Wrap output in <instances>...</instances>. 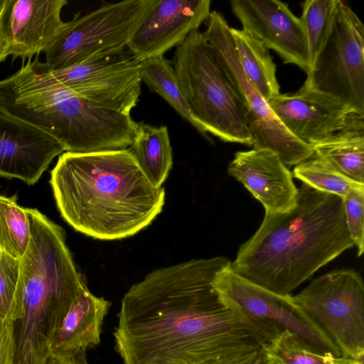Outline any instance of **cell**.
I'll use <instances>...</instances> for the list:
<instances>
[{
  "instance_id": "14",
  "label": "cell",
  "mask_w": 364,
  "mask_h": 364,
  "mask_svg": "<svg viewBox=\"0 0 364 364\" xmlns=\"http://www.w3.org/2000/svg\"><path fill=\"white\" fill-rule=\"evenodd\" d=\"M210 4V0H154L127 49L141 62L164 55L206 21Z\"/></svg>"
},
{
  "instance_id": "9",
  "label": "cell",
  "mask_w": 364,
  "mask_h": 364,
  "mask_svg": "<svg viewBox=\"0 0 364 364\" xmlns=\"http://www.w3.org/2000/svg\"><path fill=\"white\" fill-rule=\"evenodd\" d=\"M154 0L107 3L68 21L45 52L49 70L121 53Z\"/></svg>"
},
{
  "instance_id": "11",
  "label": "cell",
  "mask_w": 364,
  "mask_h": 364,
  "mask_svg": "<svg viewBox=\"0 0 364 364\" xmlns=\"http://www.w3.org/2000/svg\"><path fill=\"white\" fill-rule=\"evenodd\" d=\"M49 71L69 90L109 109L130 115L139 100L141 62L127 49Z\"/></svg>"
},
{
  "instance_id": "22",
  "label": "cell",
  "mask_w": 364,
  "mask_h": 364,
  "mask_svg": "<svg viewBox=\"0 0 364 364\" xmlns=\"http://www.w3.org/2000/svg\"><path fill=\"white\" fill-rule=\"evenodd\" d=\"M261 347L266 364H363V360L336 356L318 349L289 331Z\"/></svg>"
},
{
  "instance_id": "19",
  "label": "cell",
  "mask_w": 364,
  "mask_h": 364,
  "mask_svg": "<svg viewBox=\"0 0 364 364\" xmlns=\"http://www.w3.org/2000/svg\"><path fill=\"white\" fill-rule=\"evenodd\" d=\"M312 148L314 156L324 159L352 180L364 183V117Z\"/></svg>"
},
{
  "instance_id": "24",
  "label": "cell",
  "mask_w": 364,
  "mask_h": 364,
  "mask_svg": "<svg viewBox=\"0 0 364 364\" xmlns=\"http://www.w3.org/2000/svg\"><path fill=\"white\" fill-rule=\"evenodd\" d=\"M292 176L317 191L341 198L351 189L364 186V183L352 180L331 163L316 156L296 165Z\"/></svg>"
},
{
  "instance_id": "32",
  "label": "cell",
  "mask_w": 364,
  "mask_h": 364,
  "mask_svg": "<svg viewBox=\"0 0 364 364\" xmlns=\"http://www.w3.org/2000/svg\"><path fill=\"white\" fill-rule=\"evenodd\" d=\"M244 364H266L265 357L262 347L250 360Z\"/></svg>"
},
{
  "instance_id": "28",
  "label": "cell",
  "mask_w": 364,
  "mask_h": 364,
  "mask_svg": "<svg viewBox=\"0 0 364 364\" xmlns=\"http://www.w3.org/2000/svg\"><path fill=\"white\" fill-rule=\"evenodd\" d=\"M19 274V259L0 250V318L9 316Z\"/></svg>"
},
{
  "instance_id": "4",
  "label": "cell",
  "mask_w": 364,
  "mask_h": 364,
  "mask_svg": "<svg viewBox=\"0 0 364 364\" xmlns=\"http://www.w3.org/2000/svg\"><path fill=\"white\" fill-rule=\"evenodd\" d=\"M0 112L43 130L70 152L123 149L134 129L130 115L101 107L69 90L38 55L0 80Z\"/></svg>"
},
{
  "instance_id": "23",
  "label": "cell",
  "mask_w": 364,
  "mask_h": 364,
  "mask_svg": "<svg viewBox=\"0 0 364 364\" xmlns=\"http://www.w3.org/2000/svg\"><path fill=\"white\" fill-rule=\"evenodd\" d=\"M141 80L150 90L162 97L184 119L202 133L178 85L171 60L161 55L141 61Z\"/></svg>"
},
{
  "instance_id": "1",
  "label": "cell",
  "mask_w": 364,
  "mask_h": 364,
  "mask_svg": "<svg viewBox=\"0 0 364 364\" xmlns=\"http://www.w3.org/2000/svg\"><path fill=\"white\" fill-rule=\"evenodd\" d=\"M230 262L222 256L194 259L132 285L113 332L123 364H205L260 346L214 287L217 272Z\"/></svg>"
},
{
  "instance_id": "10",
  "label": "cell",
  "mask_w": 364,
  "mask_h": 364,
  "mask_svg": "<svg viewBox=\"0 0 364 364\" xmlns=\"http://www.w3.org/2000/svg\"><path fill=\"white\" fill-rule=\"evenodd\" d=\"M304 85L338 98L364 116V26L341 0L330 34Z\"/></svg>"
},
{
  "instance_id": "25",
  "label": "cell",
  "mask_w": 364,
  "mask_h": 364,
  "mask_svg": "<svg viewBox=\"0 0 364 364\" xmlns=\"http://www.w3.org/2000/svg\"><path fill=\"white\" fill-rule=\"evenodd\" d=\"M30 237L26 208L17 203L16 196L0 195V250L20 259L28 248Z\"/></svg>"
},
{
  "instance_id": "29",
  "label": "cell",
  "mask_w": 364,
  "mask_h": 364,
  "mask_svg": "<svg viewBox=\"0 0 364 364\" xmlns=\"http://www.w3.org/2000/svg\"><path fill=\"white\" fill-rule=\"evenodd\" d=\"M261 348L260 346L232 351L213 359L205 364H244Z\"/></svg>"
},
{
  "instance_id": "2",
  "label": "cell",
  "mask_w": 364,
  "mask_h": 364,
  "mask_svg": "<svg viewBox=\"0 0 364 364\" xmlns=\"http://www.w3.org/2000/svg\"><path fill=\"white\" fill-rule=\"evenodd\" d=\"M58 209L75 230L113 240L136 234L162 211L153 185L129 149L60 155L50 180Z\"/></svg>"
},
{
  "instance_id": "18",
  "label": "cell",
  "mask_w": 364,
  "mask_h": 364,
  "mask_svg": "<svg viewBox=\"0 0 364 364\" xmlns=\"http://www.w3.org/2000/svg\"><path fill=\"white\" fill-rule=\"evenodd\" d=\"M111 302L92 294L83 278L76 296L58 328L51 354L73 356L86 353L101 341L102 326Z\"/></svg>"
},
{
  "instance_id": "26",
  "label": "cell",
  "mask_w": 364,
  "mask_h": 364,
  "mask_svg": "<svg viewBox=\"0 0 364 364\" xmlns=\"http://www.w3.org/2000/svg\"><path fill=\"white\" fill-rule=\"evenodd\" d=\"M339 2L307 0L303 4L300 18L307 41L309 70L330 34Z\"/></svg>"
},
{
  "instance_id": "33",
  "label": "cell",
  "mask_w": 364,
  "mask_h": 364,
  "mask_svg": "<svg viewBox=\"0 0 364 364\" xmlns=\"http://www.w3.org/2000/svg\"><path fill=\"white\" fill-rule=\"evenodd\" d=\"M9 56L7 46L0 36V63Z\"/></svg>"
},
{
  "instance_id": "16",
  "label": "cell",
  "mask_w": 364,
  "mask_h": 364,
  "mask_svg": "<svg viewBox=\"0 0 364 364\" xmlns=\"http://www.w3.org/2000/svg\"><path fill=\"white\" fill-rule=\"evenodd\" d=\"M63 151V146L50 134L0 112V176L33 185Z\"/></svg>"
},
{
  "instance_id": "15",
  "label": "cell",
  "mask_w": 364,
  "mask_h": 364,
  "mask_svg": "<svg viewBox=\"0 0 364 364\" xmlns=\"http://www.w3.org/2000/svg\"><path fill=\"white\" fill-rule=\"evenodd\" d=\"M67 0H0V36L9 55L31 59L46 52L66 27Z\"/></svg>"
},
{
  "instance_id": "31",
  "label": "cell",
  "mask_w": 364,
  "mask_h": 364,
  "mask_svg": "<svg viewBox=\"0 0 364 364\" xmlns=\"http://www.w3.org/2000/svg\"><path fill=\"white\" fill-rule=\"evenodd\" d=\"M45 364H88L86 353H81L73 356H59L51 354Z\"/></svg>"
},
{
  "instance_id": "7",
  "label": "cell",
  "mask_w": 364,
  "mask_h": 364,
  "mask_svg": "<svg viewBox=\"0 0 364 364\" xmlns=\"http://www.w3.org/2000/svg\"><path fill=\"white\" fill-rule=\"evenodd\" d=\"M294 302L321 328L341 356L363 360L364 284L353 269L334 270L314 279Z\"/></svg>"
},
{
  "instance_id": "20",
  "label": "cell",
  "mask_w": 364,
  "mask_h": 364,
  "mask_svg": "<svg viewBox=\"0 0 364 364\" xmlns=\"http://www.w3.org/2000/svg\"><path fill=\"white\" fill-rule=\"evenodd\" d=\"M129 149L150 182L156 187H161L173 165L168 128L140 122L136 136Z\"/></svg>"
},
{
  "instance_id": "30",
  "label": "cell",
  "mask_w": 364,
  "mask_h": 364,
  "mask_svg": "<svg viewBox=\"0 0 364 364\" xmlns=\"http://www.w3.org/2000/svg\"><path fill=\"white\" fill-rule=\"evenodd\" d=\"M11 320L0 318V364H11Z\"/></svg>"
},
{
  "instance_id": "6",
  "label": "cell",
  "mask_w": 364,
  "mask_h": 364,
  "mask_svg": "<svg viewBox=\"0 0 364 364\" xmlns=\"http://www.w3.org/2000/svg\"><path fill=\"white\" fill-rule=\"evenodd\" d=\"M213 285L222 303L240 318L260 346L289 331L318 349L341 356L292 296L277 294L246 279L232 269L230 263L217 272Z\"/></svg>"
},
{
  "instance_id": "21",
  "label": "cell",
  "mask_w": 364,
  "mask_h": 364,
  "mask_svg": "<svg viewBox=\"0 0 364 364\" xmlns=\"http://www.w3.org/2000/svg\"><path fill=\"white\" fill-rule=\"evenodd\" d=\"M240 66L250 82L267 100L279 94L276 65L269 50L244 30L230 28Z\"/></svg>"
},
{
  "instance_id": "12",
  "label": "cell",
  "mask_w": 364,
  "mask_h": 364,
  "mask_svg": "<svg viewBox=\"0 0 364 364\" xmlns=\"http://www.w3.org/2000/svg\"><path fill=\"white\" fill-rule=\"evenodd\" d=\"M268 104L289 132L311 146L364 117L338 98L305 85L295 92L279 93Z\"/></svg>"
},
{
  "instance_id": "17",
  "label": "cell",
  "mask_w": 364,
  "mask_h": 364,
  "mask_svg": "<svg viewBox=\"0 0 364 364\" xmlns=\"http://www.w3.org/2000/svg\"><path fill=\"white\" fill-rule=\"evenodd\" d=\"M228 172L262 203L265 214L287 212L296 203L298 188L292 173L270 150L237 151Z\"/></svg>"
},
{
  "instance_id": "27",
  "label": "cell",
  "mask_w": 364,
  "mask_h": 364,
  "mask_svg": "<svg viewBox=\"0 0 364 364\" xmlns=\"http://www.w3.org/2000/svg\"><path fill=\"white\" fill-rule=\"evenodd\" d=\"M343 202L346 228L360 257L364 252V186L351 189Z\"/></svg>"
},
{
  "instance_id": "8",
  "label": "cell",
  "mask_w": 364,
  "mask_h": 364,
  "mask_svg": "<svg viewBox=\"0 0 364 364\" xmlns=\"http://www.w3.org/2000/svg\"><path fill=\"white\" fill-rule=\"evenodd\" d=\"M205 25L204 36L244 104L253 149L274 152L287 166H296L312 157V146L289 132L267 100L245 76L234 48L230 26L223 16L216 11H211Z\"/></svg>"
},
{
  "instance_id": "13",
  "label": "cell",
  "mask_w": 364,
  "mask_h": 364,
  "mask_svg": "<svg viewBox=\"0 0 364 364\" xmlns=\"http://www.w3.org/2000/svg\"><path fill=\"white\" fill-rule=\"evenodd\" d=\"M231 9L245 31L274 50L284 63L309 71L307 41L300 17L278 0H232Z\"/></svg>"
},
{
  "instance_id": "3",
  "label": "cell",
  "mask_w": 364,
  "mask_h": 364,
  "mask_svg": "<svg viewBox=\"0 0 364 364\" xmlns=\"http://www.w3.org/2000/svg\"><path fill=\"white\" fill-rule=\"evenodd\" d=\"M343 198L304 183L289 210L265 214L259 228L242 243L232 269L246 279L282 295L353 247Z\"/></svg>"
},
{
  "instance_id": "5",
  "label": "cell",
  "mask_w": 364,
  "mask_h": 364,
  "mask_svg": "<svg viewBox=\"0 0 364 364\" xmlns=\"http://www.w3.org/2000/svg\"><path fill=\"white\" fill-rule=\"evenodd\" d=\"M171 62L202 134L252 146L244 104L203 33L199 29L192 31L176 47Z\"/></svg>"
}]
</instances>
